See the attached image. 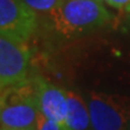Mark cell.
I'll return each mask as SVG.
<instances>
[{
	"label": "cell",
	"mask_w": 130,
	"mask_h": 130,
	"mask_svg": "<svg viewBox=\"0 0 130 130\" xmlns=\"http://www.w3.org/2000/svg\"><path fill=\"white\" fill-rule=\"evenodd\" d=\"M112 18L101 1L63 0L56 9L43 13L41 24L56 36L71 39L102 28Z\"/></svg>",
	"instance_id": "6da1fadb"
},
{
	"label": "cell",
	"mask_w": 130,
	"mask_h": 130,
	"mask_svg": "<svg viewBox=\"0 0 130 130\" xmlns=\"http://www.w3.org/2000/svg\"><path fill=\"white\" fill-rule=\"evenodd\" d=\"M40 115L34 82L24 81L1 89V130H25L36 128Z\"/></svg>",
	"instance_id": "7a4b0ae2"
},
{
	"label": "cell",
	"mask_w": 130,
	"mask_h": 130,
	"mask_svg": "<svg viewBox=\"0 0 130 130\" xmlns=\"http://www.w3.org/2000/svg\"><path fill=\"white\" fill-rule=\"evenodd\" d=\"M88 110L93 130H125L130 113V99L90 92Z\"/></svg>",
	"instance_id": "3957f363"
},
{
	"label": "cell",
	"mask_w": 130,
	"mask_h": 130,
	"mask_svg": "<svg viewBox=\"0 0 130 130\" xmlns=\"http://www.w3.org/2000/svg\"><path fill=\"white\" fill-rule=\"evenodd\" d=\"M39 22V13L24 0H0V35L27 42Z\"/></svg>",
	"instance_id": "277c9868"
},
{
	"label": "cell",
	"mask_w": 130,
	"mask_h": 130,
	"mask_svg": "<svg viewBox=\"0 0 130 130\" xmlns=\"http://www.w3.org/2000/svg\"><path fill=\"white\" fill-rule=\"evenodd\" d=\"M30 51L27 42L0 36V86L1 89L28 81Z\"/></svg>",
	"instance_id": "5b68a950"
},
{
	"label": "cell",
	"mask_w": 130,
	"mask_h": 130,
	"mask_svg": "<svg viewBox=\"0 0 130 130\" xmlns=\"http://www.w3.org/2000/svg\"><path fill=\"white\" fill-rule=\"evenodd\" d=\"M37 102L40 113L59 124L61 130H70L66 125L68 117V93L43 78H35Z\"/></svg>",
	"instance_id": "8992f818"
},
{
	"label": "cell",
	"mask_w": 130,
	"mask_h": 130,
	"mask_svg": "<svg viewBox=\"0 0 130 130\" xmlns=\"http://www.w3.org/2000/svg\"><path fill=\"white\" fill-rule=\"evenodd\" d=\"M68 93V117L66 125L70 130H87L90 123L88 105L75 92L66 90Z\"/></svg>",
	"instance_id": "52a82bcc"
},
{
	"label": "cell",
	"mask_w": 130,
	"mask_h": 130,
	"mask_svg": "<svg viewBox=\"0 0 130 130\" xmlns=\"http://www.w3.org/2000/svg\"><path fill=\"white\" fill-rule=\"evenodd\" d=\"M37 13H47L56 9L63 0H24Z\"/></svg>",
	"instance_id": "ba28073f"
},
{
	"label": "cell",
	"mask_w": 130,
	"mask_h": 130,
	"mask_svg": "<svg viewBox=\"0 0 130 130\" xmlns=\"http://www.w3.org/2000/svg\"><path fill=\"white\" fill-rule=\"evenodd\" d=\"M36 129L37 130H61L60 125L57 124L56 122L48 119L43 115H39L37 118V124H36Z\"/></svg>",
	"instance_id": "9c48e42d"
},
{
	"label": "cell",
	"mask_w": 130,
	"mask_h": 130,
	"mask_svg": "<svg viewBox=\"0 0 130 130\" xmlns=\"http://www.w3.org/2000/svg\"><path fill=\"white\" fill-rule=\"evenodd\" d=\"M104 3L115 9H122L130 4V0H104Z\"/></svg>",
	"instance_id": "30bf717a"
},
{
	"label": "cell",
	"mask_w": 130,
	"mask_h": 130,
	"mask_svg": "<svg viewBox=\"0 0 130 130\" xmlns=\"http://www.w3.org/2000/svg\"><path fill=\"white\" fill-rule=\"evenodd\" d=\"M126 129L130 130V113H129V118H128V125H126Z\"/></svg>",
	"instance_id": "8fae6325"
},
{
	"label": "cell",
	"mask_w": 130,
	"mask_h": 130,
	"mask_svg": "<svg viewBox=\"0 0 130 130\" xmlns=\"http://www.w3.org/2000/svg\"><path fill=\"white\" fill-rule=\"evenodd\" d=\"M125 11H126V12H128V13H130V4H129V5H128V6H126V7H125Z\"/></svg>",
	"instance_id": "7c38bea8"
},
{
	"label": "cell",
	"mask_w": 130,
	"mask_h": 130,
	"mask_svg": "<svg viewBox=\"0 0 130 130\" xmlns=\"http://www.w3.org/2000/svg\"><path fill=\"white\" fill-rule=\"evenodd\" d=\"M25 130H37L36 128H32V129H25Z\"/></svg>",
	"instance_id": "4fadbf2b"
},
{
	"label": "cell",
	"mask_w": 130,
	"mask_h": 130,
	"mask_svg": "<svg viewBox=\"0 0 130 130\" xmlns=\"http://www.w3.org/2000/svg\"><path fill=\"white\" fill-rule=\"evenodd\" d=\"M95 1H101V3H104V0H95Z\"/></svg>",
	"instance_id": "5bb4252c"
}]
</instances>
